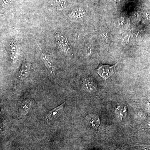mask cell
I'll return each instance as SVG.
<instances>
[{"mask_svg": "<svg viewBox=\"0 0 150 150\" xmlns=\"http://www.w3.org/2000/svg\"><path fill=\"white\" fill-rule=\"evenodd\" d=\"M17 51L16 42L15 40H11L10 44V56L11 59L13 62H15L16 60Z\"/></svg>", "mask_w": 150, "mask_h": 150, "instance_id": "8", "label": "cell"}, {"mask_svg": "<svg viewBox=\"0 0 150 150\" xmlns=\"http://www.w3.org/2000/svg\"><path fill=\"white\" fill-rule=\"evenodd\" d=\"M51 5L57 10H64L67 7V2L66 0H52Z\"/></svg>", "mask_w": 150, "mask_h": 150, "instance_id": "7", "label": "cell"}, {"mask_svg": "<svg viewBox=\"0 0 150 150\" xmlns=\"http://www.w3.org/2000/svg\"><path fill=\"white\" fill-rule=\"evenodd\" d=\"M40 58L46 68L51 74H54V63L50 56L46 52L40 51Z\"/></svg>", "mask_w": 150, "mask_h": 150, "instance_id": "3", "label": "cell"}, {"mask_svg": "<svg viewBox=\"0 0 150 150\" xmlns=\"http://www.w3.org/2000/svg\"><path fill=\"white\" fill-rule=\"evenodd\" d=\"M83 12L81 9H76L71 11L69 14V16L71 18L80 17L83 15Z\"/></svg>", "mask_w": 150, "mask_h": 150, "instance_id": "11", "label": "cell"}, {"mask_svg": "<svg viewBox=\"0 0 150 150\" xmlns=\"http://www.w3.org/2000/svg\"><path fill=\"white\" fill-rule=\"evenodd\" d=\"M115 113L118 114L121 119H123V117H125L128 113V109L126 106H124L123 108L118 106L117 108H115Z\"/></svg>", "mask_w": 150, "mask_h": 150, "instance_id": "10", "label": "cell"}, {"mask_svg": "<svg viewBox=\"0 0 150 150\" xmlns=\"http://www.w3.org/2000/svg\"><path fill=\"white\" fill-rule=\"evenodd\" d=\"M31 106V103L29 100L25 101L21 105L19 109V112L22 115L27 114Z\"/></svg>", "mask_w": 150, "mask_h": 150, "instance_id": "9", "label": "cell"}, {"mask_svg": "<svg viewBox=\"0 0 150 150\" xmlns=\"http://www.w3.org/2000/svg\"><path fill=\"white\" fill-rule=\"evenodd\" d=\"M83 86L86 90L89 92H93L96 91L97 85L90 78H86L83 81Z\"/></svg>", "mask_w": 150, "mask_h": 150, "instance_id": "6", "label": "cell"}, {"mask_svg": "<svg viewBox=\"0 0 150 150\" xmlns=\"http://www.w3.org/2000/svg\"><path fill=\"white\" fill-rule=\"evenodd\" d=\"M13 0H1V3L4 6H7L12 2Z\"/></svg>", "mask_w": 150, "mask_h": 150, "instance_id": "12", "label": "cell"}, {"mask_svg": "<svg viewBox=\"0 0 150 150\" xmlns=\"http://www.w3.org/2000/svg\"><path fill=\"white\" fill-rule=\"evenodd\" d=\"M65 104L66 102L49 111L46 116V121L48 122H51L54 119L58 117L61 114L62 110L64 107Z\"/></svg>", "mask_w": 150, "mask_h": 150, "instance_id": "4", "label": "cell"}, {"mask_svg": "<svg viewBox=\"0 0 150 150\" xmlns=\"http://www.w3.org/2000/svg\"><path fill=\"white\" fill-rule=\"evenodd\" d=\"M55 41L62 51L67 54L71 51V48L68 42L67 38L60 33H56L55 35Z\"/></svg>", "mask_w": 150, "mask_h": 150, "instance_id": "2", "label": "cell"}, {"mask_svg": "<svg viewBox=\"0 0 150 150\" xmlns=\"http://www.w3.org/2000/svg\"><path fill=\"white\" fill-rule=\"evenodd\" d=\"M119 63V62H118L117 64L112 66L101 65L98 67V69H97V73L100 76L106 80L115 74L116 67Z\"/></svg>", "mask_w": 150, "mask_h": 150, "instance_id": "1", "label": "cell"}, {"mask_svg": "<svg viewBox=\"0 0 150 150\" xmlns=\"http://www.w3.org/2000/svg\"><path fill=\"white\" fill-rule=\"evenodd\" d=\"M30 72V65L26 61L24 60L23 62L20 70L18 73V79L20 80H23L26 79L29 76Z\"/></svg>", "mask_w": 150, "mask_h": 150, "instance_id": "5", "label": "cell"}]
</instances>
